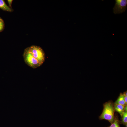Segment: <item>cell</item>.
<instances>
[{
  "label": "cell",
  "instance_id": "7a4b0ae2",
  "mask_svg": "<svg viewBox=\"0 0 127 127\" xmlns=\"http://www.w3.org/2000/svg\"><path fill=\"white\" fill-rule=\"evenodd\" d=\"M115 111L114 104L112 101H109L103 104V109L99 118L107 120L112 123L115 120Z\"/></svg>",
  "mask_w": 127,
  "mask_h": 127
},
{
  "label": "cell",
  "instance_id": "52a82bcc",
  "mask_svg": "<svg viewBox=\"0 0 127 127\" xmlns=\"http://www.w3.org/2000/svg\"><path fill=\"white\" fill-rule=\"evenodd\" d=\"M122 122L124 124H126L127 123V111H124L122 116Z\"/></svg>",
  "mask_w": 127,
  "mask_h": 127
},
{
  "label": "cell",
  "instance_id": "277c9868",
  "mask_svg": "<svg viewBox=\"0 0 127 127\" xmlns=\"http://www.w3.org/2000/svg\"><path fill=\"white\" fill-rule=\"evenodd\" d=\"M0 8L3 10L9 12H12L13 10L12 8L6 4L3 0H0Z\"/></svg>",
  "mask_w": 127,
  "mask_h": 127
},
{
  "label": "cell",
  "instance_id": "5b68a950",
  "mask_svg": "<svg viewBox=\"0 0 127 127\" xmlns=\"http://www.w3.org/2000/svg\"><path fill=\"white\" fill-rule=\"evenodd\" d=\"M124 106L119 104H114L115 111L119 113L121 117L124 111Z\"/></svg>",
  "mask_w": 127,
  "mask_h": 127
},
{
  "label": "cell",
  "instance_id": "ba28073f",
  "mask_svg": "<svg viewBox=\"0 0 127 127\" xmlns=\"http://www.w3.org/2000/svg\"><path fill=\"white\" fill-rule=\"evenodd\" d=\"M111 124V125L108 127H120L118 121L116 117H115L114 121Z\"/></svg>",
  "mask_w": 127,
  "mask_h": 127
},
{
  "label": "cell",
  "instance_id": "8fae6325",
  "mask_svg": "<svg viewBox=\"0 0 127 127\" xmlns=\"http://www.w3.org/2000/svg\"><path fill=\"white\" fill-rule=\"evenodd\" d=\"M13 0H7L9 4V7L11 8V5L12 2Z\"/></svg>",
  "mask_w": 127,
  "mask_h": 127
},
{
  "label": "cell",
  "instance_id": "6da1fadb",
  "mask_svg": "<svg viewBox=\"0 0 127 127\" xmlns=\"http://www.w3.org/2000/svg\"><path fill=\"white\" fill-rule=\"evenodd\" d=\"M23 56L25 63L33 68L41 66L45 59V55L43 50L40 47L35 45L26 48Z\"/></svg>",
  "mask_w": 127,
  "mask_h": 127
},
{
  "label": "cell",
  "instance_id": "3957f363",
  "mask_svg": "<svg viewBox=\"0 0 127 127\" xmlns=\"http://www.w3.org/2000/svg\"><path fill=\"white\" fill-rule=\"evenodd\" d=\"M113 8V12L115 14L124 12L126 10L127 0H115Z\"/></svg>",
  "mask_w": 127,
  "mask_h": 127
},
{
  "label": "cell",
  "instance_id": "30bf717a",
  "mask_svg": "<svg viewBox=\"0 0 127 127\" xmlns=\"http://www.w3.org/2000/svg\"><path fill=\"white\" fill-rule=\"evenodd\" d=\"M123 96L124 99L125 101L126 105L127 104V91L124 92L123 94Z\"/></svg>",
  "mask_w": 127,
  "mask_h": 127
},
{
  "label": "cell",
  "instance_id": "9c48e42d",
  "mask_svg": "<svg viewBox=\"0 0 127 127\" xmlns=\"http://www.w3.org/2000/svg\"><path fill=\"white\" fill-rule=\"evenodd\" d=\"M4 23L3 20L0 17V32L4 30Z\"/></svg>",
  "mask_w": 127,
  "mask_h": 127
},
{
  "label": "cell",
  "instance_id": "8992f818",
  "mask_svg": "<svg viewBox=\"0 0 127 127\" xmlns=\"http://www.w3.org/2000/svg\"><path fill=\"white\" fill-rule=\"evenodd\" d=\"M114 104H119L125 106L126 105L124 99L123 94L121 93L117 100L115 102Z\"/></svg>",
  "mask_w": 127,
  "mask_h": 127
}]
</instances>
